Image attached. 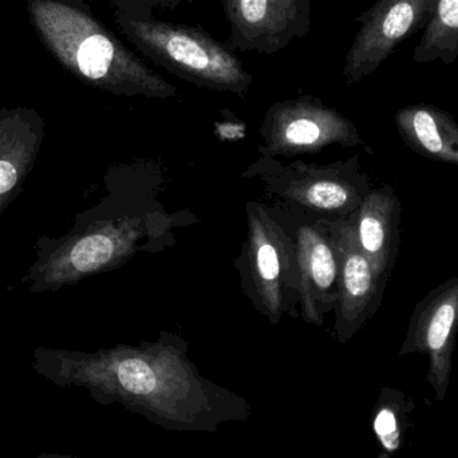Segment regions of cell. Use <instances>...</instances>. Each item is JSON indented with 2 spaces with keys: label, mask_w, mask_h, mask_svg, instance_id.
Here are the masks:
<instances>
[{
  "label": "cell",
  "mask_w": 458,
  "mask_h": 458,
  "mask_svg": "<svg viewBox=\"0 0 458 458\" xmlns=\"http://www.w3.org/2000/svg\"><path fill=\"white\" fill-rule=\"evenodd\" d=\"M110 208L106 203L78 214L64 236H40L21 284L31 293H54L128 263L147 234V219Z\"/></svg>",
  "instance_id": "3957f363"
},
{
  "label": "cell",
  "mask_w": 458,
  "mask_h": 458,
  "mask_svg": "<svg viewBox=\"0 0 458 458\" xmlns=\"http://www.w3.org/2000/svg\"><path fill=\"white\" fill-rule=\"evenodd\" d=\"M395 125L417 155L458 166V123L445 110L427 104L405 106L395 114Z\"/></svg>",
  "instance_id": "9a60e30c"
},
{
  "label": "cell",
  "mask_w": 458,
  "mask_h": 458,
  "mask_svg": "<svg viewBox=\"0 0 458 458\" xmlns=\"http://www.w3.org/2000/svg\"><path fill=\"white\" fill-rule=\"evenodd\" d=\"M458 333V276L430 291L414 310L401 354L425 352L430 376L438 385L448 379Z\"/></svg>",
  "instance_id": "7c38bea8"
},
{
  "label": "cell",
  "mask_w": 458,
  "mask_h": 458,
  "mask_svg": "<svg viewBox=\"0 0 458 458\" xmlns=\"http://www.w3.org/2000/svg\"><path fill=\"white\" fill-rule=\"evenodd\" d=\"M296 255L301 277V318L323 326L325 315L335 310L339 298V258L325 220L301 225L296 231Z\"/></svg>",
  "instance_id": "8fae6325"
},
{
  "label": "cell",
  "mask_w": 458,
  "mask_h": 458,
  "mask_svg": "<svg viewBox=\"0 0 458 458\" xmlns=\"http://www.w3.org/2000/svg\"><path fill=\"white\" fill-rule=\"evenodd\" d=\"M437 0H377L355 21L357 35L344 59V75L347 86L362 82L394 53L395 48L424 31L435 15Z\"/></svg>",
  "instance_id": "ba28073f"
},
{
  "label": "cell",
  "mask_w": 458,
  "mask_h": 458,
  "mask_svg": "<svg viewBox=\"0 0 458 458\" xmlns=\"http://www.w3.org/2000/svg\"><path fill=\"white\" fill-rule=\"evenodd\" d=\"M27 13L40 43L85 85L118 97L177 96V89L107 29L85 0H27Z\"/></svg>",
  "instance_id": "7a4b0ae2"
},
{
  "label": "cell",
  "mask_w": 458,
  "mask_h": 458,
  "mask_svg": "<svg viewBox=\"0 0 458 458\" xmlns=\"http://www.w3.org/2000/svg\"><path fill=\"white\" fill-rule=\"evenodd\" d=\"M260 139L259 152L269 158L315 155L331 145H365L352 121L310 96L275 102L261 123Z\"/></svg>",
  "instance_id": "8992f818"
},
{
  "label": "cell",
  "mask_w": 458,
  "mask_h": 458,
  "mask_svg": "<svg viewBox=\"0 0 458 458\" xmlns=\"http://www.w3.org/2000/svg\"><path fill=\"white\" fill-rule=\"evenodd\" d=\"M46 123L27 106L0 109V216L23 190L39 157Z\"/></svg>",
  "instance_id": "4fadbf2b"
},
{
  "label": "cell",
  "mask_w": 458,
  "mask_h": 458,
  "mask_svg": "<svg viewBox=\"0 0 458 458\" xmlns=\"http://www.w3.org/2000/svg\"><path fill=\"white\" fill-rule=\"evenodd\" d=\"M374 432L387 452H394L400 445V427L397 416L389 406H382L374 419Z\"/></svg>",
  "instance_id": "e0dca14e"
},
{
  "label": "cell",
  "mask_w": 458,
  "mask_h": 458,
  "mask_svg": "<svg viewBox=\"0 0 458 458\" xmlns=\"http://www.w3.org/2000/svg\"><path fill=\"white\" fill-rule=\"evenodd\" d=\"M416 64L440 61L454 64L458 59V0H437L435 15L425 27L411 55Z\"/></svg>",
  "instance_id": "2e32d148"
},
{
  "label": "cell",
  "mask_w": 458,
  "mask_h": 458,
  "mask_svg": "<svg viewBox=\"0 0 458 458\" xmlns=\"http://www.w3.org/2000/svg\"><path fill=\"white\" fill-rule=\"evenodd\" d=\"M114 19L120 31L142 55L180 80L239 97H244L252 86V74L234 48L215 39L201 26L128 15L117 10Z\"/></svg>",
  "instance_id": "277c9868"
},
{
  "label": "cell",
  "mask_w": 458,
  "mask_h": 458,
  "mask_svg": "<svg viewBox=\"0 0 458 458\" xmlns=\"http://www.w3.org/2000/svg\"><path fill=\"white\" fill-rule=\"evenodd\" d=\"M115 10L133 16H153L156 10H174L180 0H110Z\"/></svg>",
  "instance_id": "ac0fdd59"
},
{
  "label": "cell",
  "mask_w": 458,
  "mask_h": 458,
  "mask_svg": "<svg viewBox=\"0 0 458 458\" xmlns=\"http://www.w3.org/2000/svg\"><path fill=\"white\" fill-rule=\"evenodd\" d=\"M347 220L358 247L387 282L400 247L401 201L394 187L373 188L360 208Z\"/></svg>",
  "instance_id": "5bb4252c"
},
{
  "label": "cell",
  "mask_w": 458,
  "mask_h": 458,
  "mask_svg": "<svg viewBox=\"0 0 458 458\" xmlns=\"http://www.w3.org/2000/svg\"><path fill=\"white\" fill-rule=\"evenodd\" d=\"M234 50L275 55L311 29V0H220Z\"/></svg>",
  "instance_id": "9c48e42d"
},
{
  "label": "cell",
  "mask_w": 458,
  "mask_h": 458,
  "mask_svg": "<svg viewBox=\"0 0 458 458\" xmlns=\"http://www.w3.org/2000/svg\"><path fill=\"white\" fill-rule=\"evenodd\" d=\"M266 182L285 203L319 220L350 219L373 190L357 156L327 165L296 161Z\"/></svg>",
  "instance_id": "52a82bcc"
},
{
  "label": "cell",
  "mask_w": 458,
  "mask_h": 458,
  "mask_svg": "<svg viewBox=\"0 0 458 458\" xmlns=\"http://www.w3.org/2000/svg\"><path fill=\"white\" fill-rule=\"evenodd\" d=\"M248 234L242 248V280L259 311L272 325L301 299L295 240L288 236L260 204H247Z\"/></svg>",
  "instance_id": "5b68a950"
},
{
  "label": "cell",
  "mask_w": 458,
  "mask_h": 458,
  "mask_svg": "<svg viewBox=\"0 0 458 458\" xmlns=\"http://www.w3.org/2000/svg\"><path fill=\"white\" fill-rule=\"evenodd\" d=\"M37 457L38 458H82V457L69 456V454H47V452H45V454H38Z\"/></svg>",
  "instance_id": "d6986e66"
},
{
  "label": "cell",
  "mask_w": 458,
  "mask_h": 458,
  "mask_svg": "<svg viewBox=\"0 0 458 458\" xmlns=\"http://www.w3.org/2000/svg\"><path fill=\"white\" fill-rule=\"evenodd\" d=\"M32 370L55 386L82 387L98 405H121L169 432L216 433L252 417L242 395L201 376L179 336L96 352L37 347Z\"/></svg>",
  "instance_id": "6da1fadb"
},
{
  "label": "cell",
  "mask_w": 458,
  "mask_h": 458,
  "mask_svg": "<svg viewBox=\"0 0 458 458\" xmlns=\"http://www.w3.org/2000/svg\"><path fill=\"white\" fill-rule=\"evenodd\" d=\"M339 258V298L335 306V336L347 342L376 314L386 283L358 247L349 220H325Z\"/></svg>",
  "instance_id": "30bf717a"
}]
</instances>
